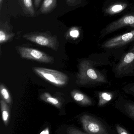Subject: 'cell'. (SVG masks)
I'll list each match as a JSON object with an SVG mask.
<instances>
[{"label":"cell","mask_w":134,"mask_h":134,"mask_svg":"<svg viewBox=\"0 0 134 134\" xmlns=\"http://www.w3.org/2000/svg\"><path fill=\"white\" fill-rule=\"evenodd\" d=\"M116 129L117 133L119 134H130L126 129H124L120 125H116Z\"/></svg>","instance_id":"23"},{"label":"cell","mask_w":134,"mask_h":134,"mask_svg":"<svg viewBox=\"0 0 134 134\" xmlns=\"http://www.w3.org/2000/svg\"><path fill=\"white\" fill-rule=\"evenodd\" d=\"M126 93L134 96V82L128 83L122 88Z\"/></svg>","instance_id":"19"},{"label":"cell","mask_w":134,"mask_h":134,"mask_svg":"<svg viewBox=\"0 0 134 134\" xmlns=\"http://www.w3.org/2000/svg\"><path fill=\"white\" fill-rule=\"evenodd\" d=\"M4 0H0V9H1L2 6V3H3Z\"/></svg>","instance_id":"26"},{"label":"cell","mask_w":134,"mask_h":134,"mask_svg":"<svg viewBox=\"0 0 134 134\" xmlns=\"http://www.w3.org/2000/svg\"><path fill=\"white\" fill-rule=\"evenodd\" d=\"M23 38L31 42L41 46H45L54 50L58 47V41L56 36H53L47 32H32L25 34Z\"/></svg>","instance_id":"5"},{"label":"cell","mask_w":134,"mask_h":134,"mask_svg":"<svg viewBox=\"0 0 134 134\" xmlns=\"http://www.w3.org/2000/svg\"><path fill=\"white\" fill-rule=\"evenodd\" d=\"M0 91H1V96L2 98H3V100L8 104H11V98L10 94L7 89L6 88L3 84H1Z\"/></svg>","instance_id":"18"},{"label":"cell","mask_w":134,"mask_h":134,"mask_svg":"<svg viewBox=\"0 0 134 134\" xmlns=\"http://www.w3.org/2000/svg\"><path fill=\"white\" fill-rule=\"evenodd\" d=\"M127 4L123 2L115 3L106 8L105 12L108 15H115L122 12L127 8Z\"/></svg>","instance_id":"14"},{"label":"cell","mask_w":134,"mask_h":134,"mask_svg":"<svg viewBox=\"0 0 134 134\" xmlns=\"http://www.w3.org/2000/svg\"><path fill=\"white\" fill-rule=\"evenodd\" d=\"M134 44V30L107 39L100 47L104 52L109 53L118 61L126 52L127 47Z\"/></svg>","instance_id":"2"},{"label":"cell","mask_w":134,"mask_h":134,"mask_svg":"<svg viewBox=\"0 0 134 134\" xmlns=\"http://www.w3.org/2000/svg\"><path fill=\"white\" fill-rule=\"evenodd\" d=\"M72 97L76 102L83 106H90L93 104V100L89 96L78 90L71 93Z\"/></svg>","instance_id":"11"},{"label":"cell","mask_w":134,"mask_h":134,"mask_svg":"<svg viewBox=\"0 0 134 134\" xmlns=\"http://www.w3.org/2000/svg\"><path fill=\"white\" fill-rule=\"evenodd\" d=\"M97 94L98 98V106L102 107L112 101L119 93L116 91H98Z\"/></svg>","instance_id":"9"},{"label":"cell","mask_w":134,"mask_h":134,"mask_svg":"<svg viewBox=\"0 0 134 134\" xmlns=\"http://www.w3.org/2000/svg\"><path fill=\"white\" fill-rule=\"evenodd\" d=\"M82 0H66L67 4L69 6H77L81 4Z\"/></svg>","instance_id":"22"},{"label":"cell","mask_w":134,"mask_h":134,"mask_svg":"<svg viewBox=\"0 0 134 134\" xmlns=\"http://www.w3.org/2000/svg\"><path fill=\"white\" fill-rule=\"evenodd\" d=\"M112 71L117 79L134 77V44L129 47L117 63H114Z\"/></svg>","instance_id":"3"},{"label":"cell","mask_w":134,"mask_h":134,"mask_svg":"<svg viewBox=\"0 0 134 134\" xmlns=\"http://www.w3.org/2000/svg\"><path fill=\"white\" fill-rule=\"evenodd\" d=\"M17 50L23 59L31 60L43 63L52 64L54 62L53 57L32 48L19 46L17 48Z\"/></svg>","instance_id":"6"},{"label":"cell","mask_w":134,"mask_h":134,"mask_svg":"<svg viewBox=\"0 0 134 134\" xmlns=\"http://www.w3.org/2000/svg\"><path fill=\"white\" fill-rule=\"evenodd\" d=\"M108 53H96L79 62L76 83L82 86H97L111 82L107 76L105 69H99L107 66H112L114 62L110 60Z\"/></svg>","instance_id":"1"},{"label":"cell","mask_w":134,"mask_h":134,"mask_svg":"<svg viewBox=\"0 0 134 134\" xmlns=\"http://www.w3.org/2000/svg\"><path fill=\"white\" fill-rule=\"evenodd\" d=\"M41 100L45 102L51 104L58 108H60L62 105L61 102L57 98L53 97L48 93H44L40 96Z\"/></svg>","instance_id":"15"},{"label":"cell","mask_w":134,"mask_h":134,"mask_svg":"<svg viewBox=\"0 0 134 134\" xmlns=\"http://www.w3.org/2000/svg\"><path fill=\"white\" fill-rule=\"evenodd\" d=\"M67 134H88L85 133L73 127H68L67 130Z\"/></svg>","instance_id":"21"},{"label":"cell","mask_w":134,"mask_h":134,"mask_svg":"<svg viewBox=\"0 0 134 134\" xmlns=\"http://www.w3.org/2000/svg\"><path fill=\"white\" fill-rule=\"evenodd\" d=\"M83 130L88 134H109L106 128L97 119L88 115L81 117Z\"/></svg>","instance_id":"8"},{"label":"cell","mask_w":134,"mask_h":134,"mask_svg":"<svg viewBox=\"0 0 134 134\" xmlns=\"http://www.w3.org/2000/svg\"><path fill=\"white\" fill-rule=\"evenodd\" d=\"M34 1L35 6L36 8H37L39 6L41 0H34Z\"/></svg>","instance_id":"24"},{"label":"cell","mask_w":134,"mask_h":134,"mask_svg":"<svg viewBox=\"0 0 134 134\" xmlns=\"http://www.w3.org/2000/svg\"><path fill=\"white\" fill-rule=\"evenodd\" d=\"M15 34L12 32L11 27L7 21H1L0 23V43L7 42L12 39Z\"/></svg>","instance_id":"10"},{"label":"cell","mask_w":134,"mask_h":134,"mask_svg":"<svg viewBox=\"0 0 134 134\" xmlns=\"http://www.w3.org/2000/svg\"><path fill=\"white\" fill-rule=\"evenodd\" d=\"M1 110L2 112V117L4 124L6 126H8L10 117V111L8 105L7 103L3 100H1Z\"/></svg>","instance_id":"16"},{"label":"cell","mask_w":134,"mask_h":134,"mask_svg":"<svg viewBox=\"0 0 134 134\" xmlns=\"http://www.w3.org/2000/svg\"><path fill=\"white\" fill-rule=\"evenodd\" d=\"M33 70L40 77L57 86H64L68 83V76L60 71L41 67H34Z\"/></svg>","instance_id":"4"},{"label":"cell","mask_w":134,"mask_h":134,"mask_svg":"<svg viewBox=\"0 0 134 134\" xmlns=\"http://www.w3.org/2000/svg\"><path fill=\"white\" fill-rule=\"evenodd\" d=\"M40 134H49V128H46L42 131Z\"/></svg>","instance_id":"25"},{"label":"cell","mask_w":134,"mask_h":134,"mask_svg":"<svg viewBox=\"0 0 134 134\" xmlns=\"http://www.w3.org/2000/svg\"><path fill=\"white\" fill-rule=\"evenodd\" d=\"M126 26L134 28V13L126 15L109 24L102 30L99 38L103 39L108 35Z\"/></svg>","instance_id":"7"},{"label":"cell","mask_w":134,"mask_h":134,"mask_svg":"<svg viewBox=\"0 0 134 134\" xmlns=\"http://www.w3.org/2000/svg\"><path fill=\"white\" fill-rule=\"evenodd\" d=\"M19 4L24 13L29 17H34L36 15L32 0H18Z\"/></svg>","instance_id":"12"},{"label":"cell","mask_w":134,"mask_h":134,"mask_svg":"<svg viewBox=\"0 0 134 134\" xmlns=\"http://www.w3.org/2000/svg\"><path fill=\"white\" fill-rule=\"evenodd\" d=\"M69 35L72 38H78L80 35V31L78 27H72L69 31Z\"/></svg>","instance_id":"20"},{"label":"cell","mask_w":134,"mask_h":134,"mask_svg":"<svg viewBox=\"0 0 134 134\" xmlns=\"http://www.w3.org/2000/svg\"><path fill=\"white\" fill-rule=\"evenodd\" d=\"M123 102V108L125 111L131 117L134 119V102L120 98Z\"/></svg>","instance_id":"17"},{"label":"cell","mask_w":134,"mask_h":134,"mask_svg":"<svg viewBox=\"0 0 134 134\" xmlns=\"http://www.w3.org/2000/svg\"><path fill=\"white\" fill-rule=\"evenodd\" d=\"M57 6V0H44L39 10L40 13L47 14L52 12Z\"/></svg>","instance_id":"13"}]
</instances>
